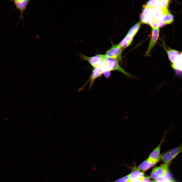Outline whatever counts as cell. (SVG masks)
<instances>
[{"instance_id":"cell-1","label":"cell","mask_w":182,"mask_h":182,"mask_svg":"<svg viewBox=\"0 0 182 182\" xmlns=\"http://www.w3.org/2000/svg\"><path fill=\"white\" fill-rule=\"evenodd\" d=\"M99 66L103 70L104 72L107 71L116 70L121 72L130 78L134 77L133 76L127 72L121 67L117 60L105 56Z\"/></svg>"},{"instance_id":"cell-2","label":"cell","mask_w":182,"mask_h":182,"mask_svg":"<svg viewBox=\"0 0 182 182\" xmlns=\"http://www.w3.org/2000/svg\"><path fill=\"white\" fill-rule=\"evenodd\" d=\"M182 152V142L177 147L170 149L161 155V158L164 163L169 164L177 155Z\"/></svg>"},{"instance_id":"cell-3","label":"cell","mask_w":182,"mask_h":182,"mask_svg":"<svg viewBox=\"0 0 182 182\" xmlns=\"http://www.w3.org/2000/svg\"><path fill=\"white\" fill-rule=\"evenodd\" d=\"M122 48L119 44H113L111 47L106 52L105 54L106 57L114 59L118 62L121 61Z\"/></svg>"},{"instance_id":"cell-4","label":"cell","mask_w":182,"mask_h":182,"mask_svg":"<svg viewBox=\"0 0 182 182\" xmlns=\"http://www.w3.org/2000/svg\"><path fill=\"white\" fill-rule=\"evenodd\" d=\"M143 7L144 9L140 16L141 22L149 24L153 20V17L156 9L153 7Z\"/></svg>"},{"instance_id":"cell-5","label":"cell","mask_w":182,"mask_h":182,"mask_svg":"<svg viewBox=\"0 0 182 182\" xmlns=\"http://www.w3.org/2000/svg\"><path fill=\"white\" fill-rule=\"evenodd\" d=\"M80 56L81 60L87 61L94 68L99 65L105 56V54H99L89 57L81 53Z\"/></svg>"},{"instance_id":"cell-6","label":"cell","mask_w":182,"mask_h":182,"mask_svg":"<svg viewBox=\"0 0 182 182\" xmlns=\"http://www.w3.org/2000/svg\"><path fill=\"white\" fill-rule=\"evenodd\" d=\"M169 164L164 163L161 166L154 168L150 177L155 179L164 177L168 172Z\"/></svg>"},{"instance_id":"cell-7","label":"cell","mask_w":182,"mask_h":182,"mask_svg":"<svg viewBox=\"0 0 182 182\" xmlns=\"http://www.w3.org/2000/svg\"><path fill=\"white\" fill-rule=\"evenodd\" d=\"M31 0H10L9 1L14 3V5L16 7V9L19 10L20 12V16L18 21L17 25L21 19L23 21L24 25L23 14L25 11L26 10L27 7Z\"/></svg>"},{"instance_id":"cell-8","label":"cell","mask_w":182,"mask_h":182,"mask_svg":"<svg viewBox=\"0 0 182 182\" xmlns=\"http://www.w3.org/2000/svg\"><path fill=\"white\" fill-rule=\"evenodd\" d=\"M173 126L171 127L168 130H165L163 137L160 142L156 148L151 152L147 159L148 161L151 162H154L161 159V155H160V152L161 146L162 144L165 141V139L167 133Z\"/></svg>"},{"instance_id":"cell-9","label":"cell","mask_w":182,"mask_h":182,"mask_svg":"<svg viewBox=\"0 0 182 182\" xmlns=\"http://www.w3.org/2000/svg\"><path fill=\"white\" fill-rule=\"evenodd\" d=\"M160 30L159 28H152L151 37L147 50L145 54L146 56L150 55L152 50L155 44L158 39L159 36Z\"/></svg>"},{"instance_id":"cell-10","label":"cell","mask_w":182,"mask_h":182,"mask_svg":"<svg viewBox=\"0 0 182 182\" xmlns=\"http://www.w3.org/2000/svg\"><path fill=\"white\" fill-rule=\"evenodd\" d=\"M161 11L163 14L162 20L165 25L173 23L174 19V16L168 8H162Z\"/></svg>"},{"instance_id":"cell-11","label":"cell","mask_w":182,"mask_h":182,"mask_svg":"<svg viewBox=\"0 0 182 182\" xmlns=\"http://www.w3.org/2000/svg\"><path fill=\"white\" fill-rule=\"evenodd\" d=\"M103 70L100 67L98 66L94 68L88 80L85 85H86L89 82H90L89 87L90 89L95 79L101 76L103 74Z\"/></svg>"},{"instance_id":"cell-12","label":"cell","mask_w":182,"mask_h":182,"mask_svg":"<svg viewBox=\"0 0 182 182\" xmlns=\"http://www.w3.org/2000/svg\"><path fill=\"white\" fill-rule=\"evenodd\" d=\"M164 49L166 52L169 61L171 63H173L176 58L179 55L180 52L177 50L170 48L167 49L165 47Z\"/></svg>"},{"instance_id":"cell-13","label":"cell","mask_w":182,"mask_h":182,"mask_svg":"<svg viewBox=\"0 0 182 182\" xmlns=\"http://www.w3.org/2000/svg\"><path fill=\"white\" fill-rule=\"evenodd\" d=\"M161 159L154 162H151L147 159L142 162L138 167V169L145 171L150 168L158 162Z\"/></svg>"},{"instance_id":"cell-14","label":"cell","mask_w":182,"mask_h":182,"mask_svg":"<svg viewBox=\"0 0 182 182\" xmlns=\"http://www.w3.org/2000/svg\"><path fill=\"white\" fill-rule=\"evenodd\" d=\"M128 175L129 181H131L136 179L141 178L144 176V174L138 169L133 170Z\"/></svg>"},{"instance_id":"cell-15","label":"cell","mask_w":182,"mask_h":182,"mask_svg":"<svg viewBox=\"0 0 182 182\" xmlns=\"http://www.w3.org/2000/svg\"><path fill=\"white\" fill-rule=\"evenodd\" d=\"M133 38L132 37L126 35L119 44L122 48H125L131 43Z\"/></svg>"},{"instance_id":"cell-16","label":"cell","mask_w":182,"mask_h":182,"mask_svg":"<svg viewBox=\"0 0 182 182\" xmlns=\"http://www.w3.org/2000/svg\"><path fill=\"white\" fill-rule=\"evenodd\" d=\"M140 25V22L135 24L130 29L126 35L133 37L139 29Z\"/></svg>"},{"instance_id":"cell-17","label":"cell","mask_w":182,"mask_h":182,"mask_svg":"<svg viewBox=\"0 0 182 182\" xmlns=\"http://www.w3.org/2000/svg\"><path fill=\"white\" fill-rule=\"evenodd\" d=\"M157 0H149L145 5H144L143 7H149L154 8L155 5Z\"/></svg>"},{"instance_id":"cell-18","label":"cell","mask_w":182,"mask_h":182,"mask_svg":"<svg viewBox=\"0 0 182 182\" xmlns=\"http://www.w3.org/2000/svg\"><path fill=\"white\" fill-rule=\"evenodd\" d=\"M128 175H127L117 180L116 182H128L129 181Z\"/></svg>"},{"instance_id":"cell-19","label":"cell","mask_w":182,"mask_h":182,"mask_svg":"<svg viewBox=\"0 0 182 182\" xmlns=\"http://www.w3.org/2000/svg\"><path fill=\"white\" fill-rule=\"evenodd\" d=\"M153 28H159V26L158 22L153 20L149 24Z\"/></svg>"},{"instance_id":"cell-20","label":"cell","mask_w":182,"mask_h":182,"mask_svg":"<svg viewBox=\"0 0 182 182\" xmlns=\"http://www.w3.org/2000/svg\"><path fill=\"white\" fill-rule=\"evenodd\" d=\"M162 8H167L169 4V0H162Z\"/></svg>"},{"instance_id":"cell-21","label":"cell","mask_w":182,"mask_h":182,"mask_svg":"<svg viewBox=\"0 0 182 182\" xmlns=\"http://www.w3.org/2000/svg\"><path fill=\"white\" fill-rule=\"evenodd\" d=\"M143 177L142 178H137L131 181H129L128 182H142Z\"/></svg>"},{"instance_id":"cell-22","label":"cell","mask_w":182,"mask_h":182,"mask_svg":"<svg viewBox=\"0 0 182 182\" xmlns=\"http://www.w3.org/2000/svg\"><path fill=\"white\" fill-rule=\"evenodd\" d=\"M110 71H107L104 72L103 74L105 77L107 78H108L110 75Z\"/></svg>"},{"instance_id":"cell-23","label":"cell","mask_w":182,"mask_h":182,"mask_svg":"<svg viewBox=\"0 0 182 182\" xmlns=\"http://www.w3.org/2000/svg\"><path fill=\"white\" fill-rule=\"evenodd\" d=\"M151 182H158L157 181H151Z\"/></svg>"},{"instance_id":"cell-24","label":"cell","mask_w":182,"mask_h":182,"mask_svg":"<svg viewBox=\"0 0 182 182\" xmlns=\"http://www.w3.org/2000/svg\"><path fill=\"white\" fill-rule=\"evenodd\" d=\"M180 54H182V52H180Z\"/></svg>"}]
</instances>
